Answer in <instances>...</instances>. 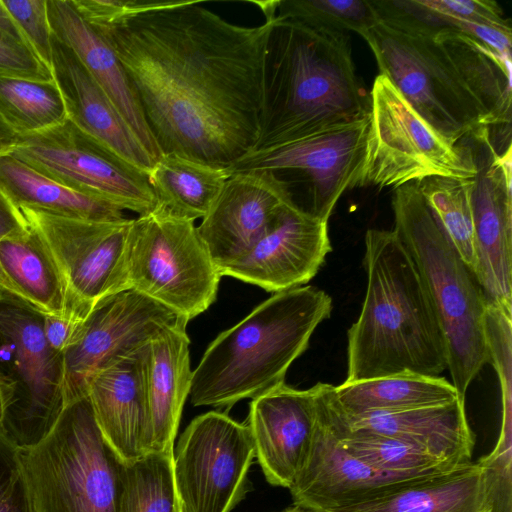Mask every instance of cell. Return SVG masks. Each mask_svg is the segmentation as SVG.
<instances>
[{"mask_svg":"<svg viewBox=\"0 0 512 512\" xmlns=\"http://www.w3.org/2000/svg\"><path fill=\"white\" fill-rule=\"evenodd\" d=\"M274 16L246 27L199 1L97 0L86 22L119 59L161 155L229 169L259 140Z\"/></svg>","mask_w":512,"mask_h":512,"instance_id":"1","label":"cell"},{"mask_svg":"<svg viewBox=\"0 0 512 512\" xmlns=\"http://www.w3.org/2000/svg\"><path fill=\"white\" fill-rule=\"evenodd\" d=\"M370 107L347 33L274 16L254 151L361 121L370 116Z\"/></svg>","mask_w":512,"mask_h":512,"instance_id":"2","label":"cell"},{"mask_svg":"<svg viewBox=\"0 0 512 512\" xmlns=\"http://www.w3.org/2000/svg\"><path fill=\"white\" fill-rule=\"evenodd\" d=\"M367 286L347 333L350 383L400 373L439 376L445 341L413 259L394 230L365 234Z\"/></svg>","mask_w":512,"mask_h":512,"instance_id":"3","label":"cell"},{"mask_svg":"<svg viewBox=\"0 0 512 512\" xmlns=\"http://www.w3.org/2000/svg\"><path fill=\"white\" fill-rule=\"evenodd\" d=\"M331 311V297L314 286L274 293L210 343L192 371L191 403L229 408L284 383Z\"/></svg>","mask_w":512,"mask_h":512,"instance_id":"4","label":"cell"},{"mask_svg":"<svg viewBox=\"0 0 512 512\" xmlns=\"http://www.w3.org/2000/svg\"><path fill=\"white\" fill-rule=\"evenodd\" d=\"M392 208L393 230L415 263L442 331L452 384L465 398L468 386L489 362L484 328L487 299L416 182L394 188Z\"/></svg>","mask_w":512,"mask_h":512,"instance_id":"5","label":"cell"},{"mask_svg":"<svg viewBox=\"0 0 512 512\" xmlns=\"http://www.w3.org/2000/svg\"><path fill=\"white\" fill-rule=\"evenodd\" d=\"M19 458L32 512H117L122 460L88 396L67 403L49 435Z\"/></svg>","mask_w":512,"mask_h":512,"instance_id":"6","label":"cell"},{"mask_svg":"<svg viewBox=\"0 0 512 512\" xmlns=\"http://www.w3.org/2000/svg\"><path fill=\"white\" fill-rule=\"evenodd\" d=\"M361 36L380 74L449 144L455 146L471 133L492 128L485 109L436 35L379 21Z\"/></svg>","mask_w":512,"mask_h":512,"instance_id":"7","label":"cell"},{"mask_svg":"<svg viewBox=\"0 0 512 512\" xmlns=\"http://www.w3.org/2000/svg\"><path fill=\"white\" fill-rule=\"evenodd\" d=\"M43 316L0 290V381L10 392L0 428L19 450L42 442L66 405L63 355L46 342Z\"/></svg>","mask_w":512,"mask_h":512,"instance_id":"8","label":"cell"},{"mask_svg":"<svg viewBox=\"0 0 512 512\" xmlns=\"http://www.w3.org/2000/svg\"><path fill=\"white\" fill-rule=\"evenodd\" d=\"M127 270L130 289L187 321L215 301L222 277L194 221L159 209L132 220Z\"/></svg>","mask_w":512,"mask_h":512,"instance_id":"9","label":"cell"},{"mask_svg":"<svg viewBox=\"0 0 512 512\" xmlns=\"http://www.w3.org/2000/svg\"><path fill=\"white\" fill-rule=\"evenodd\" d=\"M370 131L361 187H399L432 176L471 179L476 168L463 140L449 144L379 74L370 92Z\"/></svg>","mask_w":512,"mask_h":512,"instance_id":"10","label":"cell"},{"mask_svg":"<svg viewBox=\"0 0 512 512\" xmlns=\"http://www.w3.org/2000/svg\"><path fill=\"white\" fill-rule=\"evenodd\" d=\"M10 154L68 188L106 200L139 216L157 208L148 175L68 118L49 129L19 135Z\"/></svg>","mask_w":512,"mask_h":512,"instance_id":"11","label":"cell"},{"mask_svg":"<svg viewBox=\"0 0 512 512\" xmlns=\"http://www.w3.org/2000/svg\"><path fill=\"white\" fill-rule=\"evenodd\" d=\"M173 456L183 512H231L251 490L247 474L255 449L250 428L225 413L194 418Z\"/></svg>","mask_w":512,"mask_h":512,"instance_id":"12","label":"cell"},{"mask_svg":"<svg viewBox=\"0 0 512 512\" xmlns=\"http://www.w3.org/2000/svg\"><path fill=\"white\" fill-rule=\"evenodd\" d=\"M369 131L370 116L279 147L253 151L227 170L230 174L249 170L291 174V179L283 181L290 194L296 186L303 188V211L328 222L341 195L361 187Z\"/></svg>","mask_w":512,"mask_h":512,"instance_id":"13","label":"cell"},{"mask_svg":"<svg viewBox=\"0 0 512 512\" xmlns=\"http://www.w3.org/2000/svg\"><path fill=\"white\" fill-rule=\"evenodd\" d=\"M19 210L50 248L64 279L73 317L84 319L101 299L130 289L127 250L133 219L89 221Z\"/></svg>","mask_w":512,"mask_h":512,"instance_id":"14","label":"cell"},{"mask_svg":"<svg viewBox=\"0 0 512 512\" xmlns=\"http://www.w3.org/2000/svg\"><path fill=\"white\" fill-rule=\"evenodd\" d=\"M188 321L140 292L127 289L98 301L63 354L66 404L87 396L91 377Z\"/></svg>","mask_w":512,"mask_h":512,"instance_id":"15","label":"cell"},{"mask_svg":"<svg viewBox=\"0 0 512 512\" xmlns=\"http://www.w3.org/2000/svg\"><path fill=\"white\" fill-rule=\"evenodd\" d=\"M476 168L470 188L476 277L488 302L512 314L511 149L500 154L488 128L462 139Z\"/></svg>","mask_w":512,"mask_h":512,"instance_id":"16","label":"cell"},{"mask_svg":"<svg viewBox=\"0 0 512 512\" xmlns=\"http://www.w3.org/2000/svg\"><path fill=\"white\" fill-rule=\"evenodd\" d=\"M324 385L317 383V416L308 456L289 488L293 505L327 512L380 497L428 475L382 472L346 452L328 419Z\"/></svg>","mask_w":512,"mask_h":512,"instance_id":"17","label":"cell"},{"mask_svg":"<svg viewBox=\"0 0 512 512\" xmlns=\"http://www.w3.org/2000/svg\"><path fill=\"white\" fill-rule=\"evenodd\" d=\"M291 205L292 196L275 172L231 173L197 227L219 271L245 255Z\"/></svg>","mask_w":512,"mask_h":512,"instance_id":"18","label":"cell"},{"mask_svg":"<svg viewBox=\"0 0 512 512\" xmlns=\"http://www.w3.org/2000/svg\"><path fill=\"white\" fill-rule=\"evenodd\" d=\"M331 250L328 222L291 205L245 255L220 269V274L277 293L308 283Z\"/></svg>","mask_w":512,"mask_h":512,"instance_id":"19","label":"cell"},{"mask_svg":"<svg viewBox=\"0 0 512 512\" xmlns=\"http://www.w3.org/2000/svg\"><path fill=\"white\" fill-rule=\"evenodd\" d=\"M317 416V384L284 383L252 399L247 425L266 480L290 488L308 456Z\"/></svg>","mask_w":512,"mask_h":512,"instance_id":"20","label":"cell"},{"mask_svg":"<svg viewBox=\"0 0 512 512\" xmlns=\"http://www.w3.org/2000/svg\"><path fill=\"white\" fill-rule=\"evenodd\" d=\"M148 359L149 344L98 371L87 386L97 425L124 462L152 451Z\"/></svg>","mask_w":512,"mask_h":512,"instance_id":"21","label":"cell"},{"mask_svg":"<svg viewBox=\"0 0 512 512\" xmlns=\"http://www.w3.org/2000/svg\"><path fill=\"white\" fill-rule=\"evenodd\" d=\"M51 71L67 118L122 159L146 173L156 160L74 51L51 35Z\"/></svg>","mask_w":512,"mask_h":512,"instance_id":"22","label":"cell"},{"mask_svg":"<svg viewBox=\"0 0 512 512\" xmlns=\"http://www.w3.org/2000/svg\"><path fill=\"white\" fill-rule=\"evenodd\" d=\"M333 388V405L349 429L412 443L452 467L472 462L475 435L467 420L465 399L404 411L346 415L334 400Z\"/></svg>","mask_w":512,"mask_h":512,"instance_id":"23","label":"cell"},{"mask_svg":"<svg viewBox=\"0 0 512 512\" xmlns=\"http://www.w3.org/2000/svg\"><path fill=\"white\" fill-rule=\"evenodd\" d=\"M493 490L488 464L470 462L423 475L380 497L327 512H492Z\"/></svg>","mask_w":512,"mask_h":512,"instance_id":"24","label":"cell"},{"mask_svg":"<svg viewBox=\"0 0 512 512\" xmlns=\"http://www.w3.org/2000/svg\"><path fill=\"white\" fill-rule=\"evenodd\" d=\"M47 9L52 34L74 51L157 161L161 153L114 51L81 17L71 0H47Z\"/></svg>","mask_w":512,"mask_h":512,"instance_id":"25","label":"cell"},{"mask_svg":"<svg viewBox=\"0 0 512 512\" xmlns=\"http://www.w3.org/2000/svg\"><path fill=\"white\" fill-rule=\"evenodd\" d=\"M186 326L165 329L149 343L147 395L154 452H174L182 409L190 393L192 370Z\"/></svg>","mask_w":512,"mask_h":512,"instance_id":"26","label":"cell"},{"mask_svg":"<svg viewBox=\"0 0 512 512\" xmlns=\"http://www.w3.org/2000/svg\"><path fill=\"white\" fill-rule=\"evenodd\" d=\"M0 267L16 296L32 307L44 314L73 317L62 274L34 226L28 223L22 232L0 241Z\"/></svg>","mask_w":512,"mask_h":512,"instance_id":"27","label":"cell"},{"mask_svg":"<svg viewBox=\"0 0 512 512\" xmlns=\"http://www.w3.org/2000/svg\"><path fill=\"white\" fill-rule=\"evenodd\" d=\"M0 189L17 209L89 221L126 219L124 210L113 203L68 188L10 153L0 155Z\"/></svg>","mask_w":512,"mask_h":512,"instance_id":"28","label":"cell"},{"mask_svg":"<svg viewBox=\"0 0 512 512\" xmlns=\"http://www.w3.org/2000/svg\"><path fill=\"white\" fill-rule=\"evenodd\" d=\"M333 395L338 408L346 415L432 407L462 398L444 377L407 372L343 382L334 386Z\"/></svg>","mask_w":512,"mask_h":512,"instance_id":"29","label":"cell"},{"mask_svg":"<svg viewBox=\"0 0 512 512\" xmlns=\"http://www.w3.org/2000/svg\"><path fill=\"white\" fill-rule=\"evenodd\" d=\"M229 176L227 169L175 154L161 155L148 173L156 209L190 221L208 213Z\"/></svg>","mask_w":512,"mask_h":512,"instance_id":"30","label":"cell"},{"mask_svg":"<svg viewBox=\"0 0 512 512\" xmlns=\"http://www.w3.org/2000/svg\"><path fill=\"white\" fill-rule=\"evenodd\" d=\"M332 388L333 385L325 383L324 401L328 419L339 443L353 457L376 470L394 474H430L455 468L412 443L349 429L335 410Z\"/></svg>","mask_w":512,"mask_h":512,"instance_id":"31","label":"cell"},{"mask_svg":"<svg viewBox=\"0 0 512 512\" xmlns=\"http://www.w3.org/2000/svg\"><path fill=\"white\" fill-rule=\"evenodd\" d=\"M117 512H183L174 476V456L149 452L122 461Z\"/></svg>","mask_w":512,"mask_h":512,"instance_id":"32","label":"cell"},{"mask_svg":"<svg viewBox=\"0 0 512 512\" xmlns=\"http://www.w3.org/2000/svg\"><path fill=\"white\" fill-rule=\"evenodd\" d=\"M0 116L15 133L25 135L64 122L67 111L54 79L0 77Z\"/></svg>","mask_w":512,"mask_h":512,"instance_id":"33","label":"cell"},{"mask_svg":"<svg viewBox=\"0 0 512 512\" xmlns=\"http://www.w3.org/2000/svg\"><path fill=\"white\" fill-rule=\"evenodd\" d=\"M471 179L432 176L416 182L459 256L474 274L476 251L470 204Z\"/></svg>","mask_w":512,"mask_h":512,"instance_id":"34","label":"cell"},{"mask_svg":"<svg viewBox=\"0 0 512 512\" xmlns=\"http://www.w3.org/2000/svg\"><path fill=\"white\" fill-rule=\"evenodd\" d=\"M275 15L337 32L353 31L359 35L379 22L368 0H282L277 2Z\"/></svg>","mask_w":512,"mask_h":512,"instance_id":"35","label":"cell"},{"mask_svg":"<svg viewBox=\"0 0 512 512\" xmlns=\"http://www.w3.org/2000/svg\"><path fill=\"white\" fill-rule=\"evenodd\" d=\"M35 54L51 68V28L47 0H2Z\"/></svg>","mask_w":512,"mask_h":512,"instance_id":"36","label":"cell"},{"mask_svg":"<svg viewBox=\"0 0 512 512\" xmlns=\"http://www.w3.org/2000/svg\"><path fill=\"white\" fill-rule=\"evenodd\" d=\"M0 512H32L19 450L0 428Z\"/></svg>","mask_w":512,"mask_h":512,"instance_id":"37","label":"cell"},{"mask_svg":"<svg viewBox=\"0 0 512 512\" xmlns=\"http://www.w3.org/2000/svg\"><path fill=\"white\" fill-rule=\"evenodd\" d=\"M0 77L53 80L51 68L27 44L0 31Z\"/></svg>","mask_w":512,"mask_h":512,"instance_id":"38","label":"cell"},{"mask_svg":"<svg viewBox=\"0 0 512 512\" xmlns=\"http://www.w3.org/2000/svg\"><path fill=\"white\" fill-rule=\"evenodd\" d=\"M434 11L452 19L503 28H511L501 7L490 0H422Z\"/></svg>","mask_w":512,"mask_h":512,"instance_id":"39","label":"cell"},{"mask_svg":"<svg viewBox=\"0 0 512 512\" xmlns=\"http://www.w3.org/2000/svg\"><path fill=\"white\" fill-rule=\"evenodd\" d=\"M82 320L69 316L44 314L43 334L49 347L57 354L63 355L72 343Z\"/></svg>","mask_w":512,"mask_h":512,"instance_id":"40","label":"cell"},{"mask_svg":"<svg viewBox=\"0 0 512 512\" xmlns=\"http://www.w3.org/2000/svg\"><path fill=\"white\" fill-rule=\"evenodd\" d=\"M28 226L19 209L8 199L0 189V241L18 234ZM0 290L12 293L14 289L0 267Z\"/></svg>","mask_w":512,"mask_h":512,"instance_id":"41","label":"cell"},{"mask_svg":"<svg viewBox=\"0 0 512 512\" xmlns=\"http://www.w3.org/2000/svg\"><path fill=\"white\" fill-rule=\"evenodd\" d=\"M0 31L28 45L19 27L2 3V0H0Z\"/></svg>","mask_w":512,"mask_h":512,"instance_id":"42","label":"cell"},{"mask_svg":"<svg viewBox=\"0 0 512 512\" xmlns=\"http://www.w3.org/2000/svg\"><path fill=\"white\" fill-rule=\"evenodd\" d=\"M18 136L0 116V155L10 153L14 149Z\"/></svg>","mask_w":512,"mask_h":512,"instance_id":"43","label":"cell"},{"mask_svg":"<svg viewBox=\"0 0 512 512\" xmlns=\"http://www.w3.org/2000/svg\"><path fill=\"white\" fill-rule=\"evenodd\" d=\"M10 400V392L6 386L0 381V425L4 418L5 408Z\"/></svg>","mask_w":512,"mask_h":512,"instance_id":"44","label":"cell"},{"mask_svg":"<svg viewBox=\"0 0 512 512\" xmlns=\"http://www.w3.org/2000/svg\"><path fill=\"white\" fill-rule=\"evenodd\" d=\"M280 512H315V511L306 510V509H303V508L293 505V506H290Z\"/></svg>","mask_w":512,"mask_h":512,"instance_id":"45","label":"cell"}]
</instances>
